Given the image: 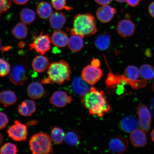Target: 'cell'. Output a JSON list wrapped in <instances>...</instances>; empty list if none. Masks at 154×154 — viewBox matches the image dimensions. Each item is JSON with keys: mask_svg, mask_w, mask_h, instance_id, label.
Wrapping results in <instances>:
<instances>
[{"mask_svg": "<svg viewBox=\"0 0 154 154\" xmlns=\"http://www.w3.org/2000/svg\"><path fill=\"white\" fill-rule=\"evenodd\" d=\"M38 123V121L36 120H32L28 121V122H26V125L28 126H32L34 125L37 124Z\"/></svg>", "mask_w": 154, "mask_h": 154, "instance_id": "7bdbcfd3", "label": "cell"}, {"mask_svg": "<svg viewBox=\"0 0 154 154\" xmlns=\"http://www.w3.org/2000/svg\"><path fill=\"white\" fill-rule=\"evenodd\" d=\"M51 40V43L56 47L63 48L68 45L69 38L66 32L58 30L53 32Z\"/></svg>", "mask_w": 154, "mask_h": 154, "instance_id": "7402d4cb", "label": "cell"}, {"mask_svg": "<svg viewBox=\"0 0 154 154\" xmlns=\"http://www.w3.org/2000/svg\"><path fill=\"white\" fill-rule=\"evenodd\" d=\"M125 78L131 80H136L139 78L140 72L137 67L134 65H129L126 67L124 71Z\"/></svg>", "mask_w": 154, "mask_h": 154, "instance_id": "f546056e", "label": "cell"}, {"mask_svg": "<svg viewBox=\"0 0 154 154\" xmlns=\"http://www.w3.org/2000/svg\"><path fill=\"white\" fill-rule=\"evenodd\" d=\"M140 73L144 79L151 80L154 78V67L151 65L144 64L140 67Z\"/></svg>", "mask_w": 154, "mask_h": 154, "instance_id": "83f0119b", "label": "cell"}, {"mask_svg": "<svg viewBox=\"0 0 154 154\" xmlns=\"http://www.w3.org/2000/svg\"><path fill=\"white\" fill-rule=\"evenodd\" d=\"M18 47L20 48H24L26 45L25 42H20L18 44Z\"/></svg>", "mask_w": 154, "mask_h": 154, "instance_id": "f6af8a7d", "label": "cell"}, {"mask_svg": "<svg viewBox=\"0 0 154 154\" xmlns=\"http://www.w3.org/2000/svg\"><path fill=\"white\" fill-rule=\"evenodd\" d=\"M64 140L66 143L70 146H76L79 143L80 138L76 132L70 131L65 135Z\"/></svg>", "mask_w": 154, "mask_h": 154, "instance_id": "4dcf8cb0", "label": "cell"}, {"mask_svg": "<svg viewBox=\"0 0 154 154\" xmlns=\"http://www.w3.org/2000/svg\"><path fill=\"white\" fill-rule=\"evenodd\" d=\"M130 139L132 145L136 147H143L147 143V137L143 131L136 129L130 135Z\"/></svg>", "mask_w": 154, "mask_h": 154, "instance_id": "d6986e66", "label": "cell"}, {"mask_svg": "<svg viewBox=\"0 0 154 154\" xmlns=\"http://www.w3.org/2000/svg\"><path fill=\"white\" fill-rule=\"evenodd\" d=\"M11 0H0V16L10 8Z\"/></svg>", "mask_w": 154, "mask_h": 154, "instance_id": "d590c367", "label": "cell"}, {"mask_svg": "<svg viewBox=\"0 0 154 154\" xmlns=\"http://www.w3.org/2000/svg\"><path fill=\"white\" fill-rule=\"evenodd\" d=\"M82 78L90 85H94L101 79L103 71L99 67L88 65L83 69Z\"/></svg>", "mask_w": 154, "mask_h": 154, "instance_id": "52a82bcc", "label": "cell"}, {"mask_svg": "<svg viewBox=\"0 0 154 154\" xmlns=\"http://www.w3.org/2000/svg\"><path fill=\"white\" fill-rule=\"evenodd\" d=\"M135 25L130 19H124L121 20L117 24V29L120 35L123 38L130 37L135 31Z\"/></svg>", "mask_w": 154, "mask_h": 154, "instance_id": "30bf717a", "label": "cell"}, {"mask_svg": "<svg viewBox=\"0 0 154 154\" xmlns=\"http://www.w3.org/2000/svg\"><path fill=\"white\" fill-rule=\"evenodd\" d=\"M116 11V9L108 5H103L97 9L96 16L101 22L107 23L112 19Z\"/></svg>", "mask_w": 154, "mask_h": 154, "instance_id": "4fadbf2b", "label": "cell"}, {"mask_svg": "<svg viewBox=\"0 0 154 154\" xmlns=\"http://www.w3.org/2000/svg\"><path fill=\"white\" fill-rule=\"evenodd\" d=\"M29 97L32 99H40L45 95V91L42 84L38 82L31 83L27 88Z\"/></svg>", "mask_w": 154, "mask_h": 154, "instance_id": "ffe728a7", "label": "cell"}, {"mask_svg": "<svg viewBox=\"0 0 154 154\" xmlns=\"http://www.w3.org/2000/svg\"><path fill=\"white\" fill-rule=\"evenodd\" d=\"M83 38V36L75 33L72 29L68 43L69 49L75 53L81 51L84 46Z\"/></svg>", "mask_w": 154, "mask_h": 154, "instance_id": "9a60e30c", "label": "cell"}, {"mask_svg": "<svg viewBox=\"0 0 154 154\" xmlns=\"http://www.w3.org/2000/svg\"><path fill=\"white\" fill-rule=\"evenodd\" d=\"M17 100L16 94L11 90H3L0 92V103L7 107L14 105Z\"/></svg>", "mask_w": 154, "mask_h": 154, "instance_id": "603a6c76", "label": "cell"}, {"mask_svg": "<svg viewBox=\"0 0 154 154\" xmlns=\"http://www.w3.org/2000/svg\"><path fill=\"white\" fill-rule=\"evenodd\" d=\"M9 73V80L16 85H22L27 80L26 68L24 65L19 64L15 65Z\"/></svg>", "mask_w": 154, "mask_h": 154, "instance_id": "ba28073f", "label": "cell"}, {"mask_svg": "<svg viewBox=\"0 0 154 154\" xmlns=\"http://www.w3.org/2000/svg\"><path fill=\"white\" fill-rule=\"evenodd\" d=\"M115 1L119 3H124L126 1V0H115Z\"/></svg>", "mask_w": 154, "mask_h": 154, "instance_id": "c3c4849f", "label": "cell"}, {"mask_svg": "<svg viewBox=\"0 0 154 154\" xmlns=\"http://www.w3.org/2000/svg\"><path fill=\"white\" fill-rule=\"evenodd\" d=\"M128 142L126 138L122 136L113 138L109 141V148L112 153L122 154L126 151Z\"/></svg>", "mask_w": 154, "mask_h": 154, "instance_id": "8fae6325", "label": "cell"}, {"mask_svg": "<svg viewBox=\"0 0 154 154\" xmlns=\"http://www.w3.org/2000/svg\"><path fill=\"white\" fill-rule=\"evenodd\" d=\"M11 1L17 5H23L27 3L29 0H11Z\"/></svg>", "mask_w": 154, "mask_h": 154, "instance_id": "b9f144b4", "label": "cell"}, {"mask_svg": "<svg viewBox=\"0 0 154 154\" xmlns=\"http://www.w3.org/2000/svg\"><path fill=\"white\" fill-rule=\"evenodd\" d=\"M66 0H51V4L53 7L57 11L63 9L70 11L72 9V7L66 5Z\"/></svg>", "mask_w": 154, "mask_h": 154, "instance_id": "836d02e7", "label": "cell"}, {"mask_svg": "<svg viewBox=\"0 0 154 154\" xmlns=\"http://www.w3.org/2000/svg\"><path fill=\"white\" fill-rule=\"evenodd\" d=\"M7 133L8 137L16 141H24L27 138L28 130L27 125L22 124L19 121H15Z\"/></svg>", "mask_w": 154, "mask_h": 154, "instance_id": "8992f818", "label": "cell"}, {"mask_svg": "<svg viewBox=\"0 0 154 154\" xmlns=\"http://www.w3.org/2000/svg\"><path fill=\"white\" fill-rule=\"evenodd\" d=\"M11 47L10 46H5V47H3L2 48L1 51H2L3 52L8 51L11 49Z\"/></svg>", "mask_w": 154, "mask_h": 154, "instance_id": "ee69618b", "label": "cell"}, {"mask_svg": "<svg viewBox=\"0 0 154 154\" xmlns=\"http://www.w3.org/2000/svg\"><path fill=\"white\" fill-rule=\"evenodd\" d=\"M142 0H126L128 4L131 6L136 7L139 5Z\"/></svg>", "mask_w": 154, "mask_h": 154, "instance_id": "74e56055", "label": "cell"}, {"mask_svg": "<svg viewBox=\"0 0 154 154\" xmlns=\"http://www.w3.org/2000/svg\"><path fill=\"white\" fill-rule=\"evenodd\" d=\"M11 33L17 39H24L28 35L27 26L24 23L19 22L13 28Z\"/></svg>", "mask_w": 154, "mask_h": 154, "instance_id": "484cf974", "label": "cell"}, {"mask_svg": "<svg viewBox=\"0 0 154 154\" xmlns=\"http://www.w3.org/2000/svg\"><path fill=\"white\" fill-rule=\"evenodd\" d=\"M111 43V36L109 33L100 35L96 38L95 45L98 49L105 51L110 47Z\"/></svg>", "mask_w": 154, "mask_h": 154, "instance_id": "cb8c5ba5", "label": "cell"}, {"mask_svg": "<svg viewBox=\"0 0 154 154\" xmlns=\"http://www.w3.org/2000/svg\"><path fill=\"white\" fill-rule=\"evenodd\" d=\"M21 21L24 24L29 25L32 23L36 18L35 12L32 9L26 8L23 9L20 14Z\"/></svg>", "mask_w": 154, "mask_h": 154, "instance_id": "4316f807", "label": "cell"}, {"mask_svg": "<svg viewBox=\"0 0 154 154\" xmlns=\"http://www.w3.org/2000/svg\"><path fill=\"white\" fill-rule=\"evenodd\" d=\"M30 151L34 154L52 153V142L51 137L45 132L35 134L29 140Z\"/></svg>", "mask_w": 154, "mask_h": 154, "instance_id": "277c9868", "label": "cell"}, {"mask_svg": "<svg viewBox=\"0 0 154 154\" xmlns=\"http://www.w3.org/2000/svg\"><path fill=\"white\" fill-rule=\"evenodd\" d=\"M148 10L150 15L154 18V1L149 5Z\"/></svg>", "mask_w": 154, "mask_h": 154, "instance_id": "ab89813d", "label": "cell"}, {"mask_svg": "<svg viewBox=\"0 0 154 154\" xmlns=\"http://www.w3.org/2000/svg\"><path fill=\"white\" fill-rule=\"evenodd\" d=\"M49 59L43 55H38L32 61V67L35 72L39 73L45 72L49 66Z\"/></svg>", "mask_w": 154, "mask_h": 154, "instance_id": "44dd1931", "label": "cell"}, {"mask_svg": "<svg viewBox=\"0 0 154 154\" xmlns=\"http://www.w3.org/2000/svg\"><path fill=\"white\" fill-rule=\"evenodd\" d=\"M18 149L15 144L8 142L4 144L0 149V153L15 154L18 153Z\"/></svg>", "mask_w": 154, "mask_h": 154, "instance_id": "d6a6232c", "label": "cell"}, {"mask_svg": "<svg viewBox=\"0 0 154 154\" xmlns=\"http://www.w3.org/2000/svg\"><path fill=\"white\" fill-rule=\"evenodd\" d=\"M49 18V22L51 28L57 30L61 29L67 21L66 17L64 13L58 11L53 13Z\"/></svg>", "mask_w": 154, "mask_h": 154, "instance_id": "2e32d148", "label": "cell"}, {"mask_svg": "<svg viewBox=\"0 0 154 154\" xmlns=\"http://www.w3.org/2000/svg\"><path fill=\"white\" fill-rule=\"evenodd\" d=\"M151 136L152 140L154 142V128L151 133Z\"/></svg>", "mask_w": 154, "mask_h": 154, "instance_id": "7dc6e473", "label": "cell"}, {"mask_svg": "<svg viewBox=\"0 0 154 154\" xmlns=\"http://www.w3.org/2000/svg\"><path fill=\"white\" fill-rule=\"evenodd\" d=\"M36 11L38 16L42 19L50 18L53 13V9L51 5L45 2H41L36 7Z\"/></svg>", "mask_w": 154, "mask_h": 154, "instance_id": "d4e9b609", "label": "cell"}, {"mask_svg": "<svg viewBox=\"0 0 154 154\" xmlns=\"http://www.w3.org/2000/svg\"><path fill=\"white\" fill-rule=\"evenodd\" d=\"M11 71V65L5 60L0 58V76L3 77L8 74Z\"/></svg>", "mask_w": 154, "mask_h": 154, "instance_id": "e575fe53", "label": "cell"}, {"mask_svg": "<svg viewBox=\"0 0 154 154\" xmlns=\"http://www.w3.org/2000/svg\"><path fill=\"white\" fill-rule=\"evenodd\" d=\"M90 85L83 79L80 77L75 78L72 84V89L74 93L82 97L91 89Z\"/></svg>", "mask_w": 154, "mask_h": 154, "instance_id": "5bb4252c", "label": "cell"}, {"mask_svg": "<svg viewBox=\"0 0 154 154\" xmlns=\"http://www.w3.org/2000/svg\"><path fill=\"white\" fill-rule=\"evenodd\" d=\"M9 122V119L5 113L0 112V130L4 128Z\"/></svg>", "mask_w": 154, "mask_h": 154, "instance_id": "8d00e7d4", "label": "cell"}, {"mask_svg": "<svg viewBox=\"0 0 154 154\" xmlns=\"http://www.w3.org/2000/svg\"><path fill=\"white\" fill-rule=\"evenodd\" d=\"M120 82H121L119 75H115L112 72L109 73L106 82L107 86L109 88H113Z\"/></svg>", "mask_w": 154, "mask_h": 154, "instance_id": "1f68e13d", "label": "cell"}, {"mask_svg": "<svg viewBox=\"0 0 154 154\" xmlns=\"http://www.w3.org/2000/svg\"><path fill=\"white\" fill-rule=\"evenodd\" d=\"M3 141V138L2 135L0 133V146L2 144Z\"/></svg>", "mask_w": 154, "mask_h": 154, "instance_id": "bcb514c9", "label": "cell"}, {"mask_svg": "<svg viewBox=\"0 0 154 154\" xmlns=\"http://www.w3.org/2000/svg\"><path fill=\"white\" fill-rule=\"evenodd\" d=\"M65 134L62 128L55 127L51 131V138L52 140L57 144L62 143L64 140Z\"/></svg>", "mask_w": 154, "mask_h": 154, "instance_id": "f1b7e54d", "label": "cell"}, {"mask_svg": "<svg viewBox=\"0 0 154 154\" xmlns=\"http://www.w3.org/2000/svg\"><path fill=\"white\" fill-rule=\"evenodd\" d=\"M36 108L35 102L26 99L18 106V110L20 114L24 116H31L35 112Z\"/></svg>", "mask_w": 154, "mask_h": 154, "instance_id": "ac0fdd59", "label": "cell"}, {"mask_svg": "<svg viewBox=\"0 0 154 154\" xmlns=\"http://www.w3.org/2000/svg\"><path fill=\"white\" fill-rule=\"evenodd\" d=\"M92 66L96 67H99L101 65L100 61L97 59L94 58L92 59L91 62Z\"/></svg>", "mask_w": 154, "mask_h": 154, "instance_id": "60d3db41", "label": "cell"}, {"mask_svg": "<svg viewBox=\"0 0 154 154\" xmlns=\"http://www.w3.org/2000/svg\"><path fill=\"white\" fill-rule=\"evenodd\" d=\"M72 29L77 34L84 37L96 33V28L95 18L90 13L76 15L73 20Z\"/></svg>", "mask_w": 154, "mask_h": 154, "instance_id": "3957f363", "label": "cell"}, {"mask_svg": "<svg viewBox=\"0 0 154 154\" xmlns=\"http://www.w3.org/2000/svg\"><path fill=\"white\" fill-rule=\"evenodd\" d=\"M3 46H2V42L1 38H0V51H1Z\"/></svg>", "mask_w": 154, "mask_h": 154, "instance_id": "681fc988", "label": "cell"}, {"mask_svg": "<svg viewBox=\"0 0 154 154\" xmlns=\"http://www.w3.org/2000/svg\"><path fill=\"white\" fill-rule=\"evenodd\" d=\"M95 1L98 4L103 6L110 4L112 0H95Z\"/></svg>", "mask_w": 154, "mask_h": 154, "instance_id": "f35d334b", "label": "cell"}, {"mask_svg": "<svg viewBox=\"0 0 154 154\" xmlns=\"http://www.w3.org/2000/svg\"><path fill=\"white\" fill-rule=\"evenodd\" d=\"M51 38L49 34H44L42 31L37 36H34V40L29 45L30 51L35 50L40 54L44 55L51 49Z\"/></svg>", "mask_w": 154, "mask_h": 154, "instance_id": "5b68a950", "label": "cell"}, {"mask_svg": "<svg viewBox=\"0 0 154 154\" xmlns=\"http://www.w3.org/2000/svg\"><path fill=\"white\" fill-rule=\"evenodd\" d=\"M48 76L42 80V84L54 83L61 85L69 81L70 77V69L68 63L63 60L51 63L48 68Z\"/></svg>", "mask_w": 154, "mask_h": 154, "instance_id": "7a4b0ae2", "label": "cell"}, {"mask_svg": "<svg viewBox=\"0 0 154 154\" xmlns=\"http://www.w3.org/2000/svg\"><path fill=\"white\" fill-rule=\"evenodd\" d=\"M139 126V121L134 116H125L120 121V128L125 132H132L137 129Z\"/></svg>", "mask_w": 154, "mask_h": 154, "instance_id": "e0dca14e", "label": "cell"}, {"mask_svg": "<svg viewBox=\"0 0 154 154\" xmlns=\"http://www.w3.org/2000/svg\"><path fill=\"white\" fill-rule=\"evenodd\" d=\"M139 118V124L140 129L144 132H148L151 127V116L146 106L140 104L137 109Z\"/></svg>", "mask_w": 154, "mask_h": 154, "instance_id": "9c48e42d", "label": "cell"}, {"mask_svg": "<svg viewBox=\"0 0 154 154\" xmlns=\"http://www.w3.org/2000/svg\"><path fill=\"white\" fill-rule=\"evenodd\" d=\"M82 97V103L90 114L102 117L110 110V106L103 91L92 87Z\"/></svg>", "mask_w": 154, "mask_h": 154, "instance_id": "6da1fadb", "label": "cell"}, {"mask_svg": "<svg viewBox=\"0 0 154 154\" xmlns=\"http://www.w3.org/2000/svg\"><path fill=\"white\" fill-rule=\"evenodd\" d=\"M72 100V96L69 95L66 92L63 91L54 92L50 99L52 105L58 107H63Z\"/></svg>", "mask_w": 154, "mask_h": 154, "instance_id": "7c38bea8", "label": "cell"}]
</instances>
